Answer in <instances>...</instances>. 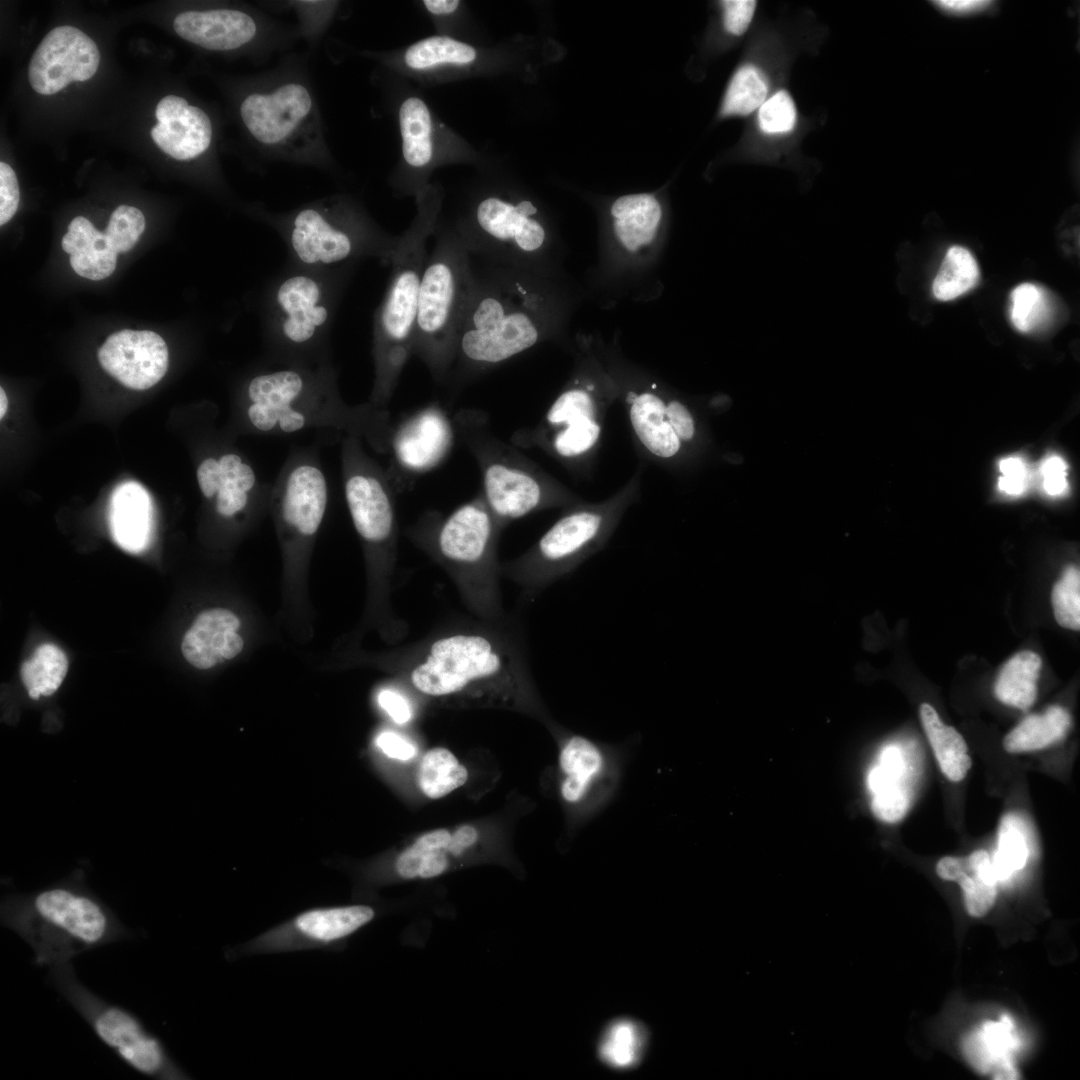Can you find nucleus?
<instances>
[{"label": "nucleus", "mask_w": 1080, "mask_h": 1080, "mask_svg": "<svg viewBox=\"0 0 1080 1080\" xmlns=\"http://www.w3.org/2000/svg\"><path fill=\"white\" fill-rule=\"evenodd\" d=\"M399 664L404 679L429 698L537 707L525 642L506 617L443 625L409 646Z\"/></svg>", "instance_id": "nucleus-1"}, {"label": "nucleus", "mask_w": 1080, "mask_h": 1080, "mask_svg": "<svg viewBox=\"0 0 1080 1080\" xmlns=\"http://www.w3.org/2000/svg\"><path fill=\"white\" fill-rule=\"evenodd\" d=\"M472 257V282L446 382L452 394L536 345L546 296L521 268Z\"/></svg>", "instance_id": "nucleus-2"}, {"label": "nucleus", "mask_w": 1080, "mask_h": 1080, "mask_svg": "<svg viewBox=\"0 0 1080 1080\" xmlns=\"http://www.w3.org/2000/svg\"><path fill=\"white\" fill-rule=\"evenodd\" d=\"M244 426L266 434L327 429L365 440L387 454L393 424L386 408L371 402L350 406L341 398L333 370L291 365L250 377L242 396Z\"/></svg>", "instance_id": "nucleus-3"}, {"label": "nucleus", "mask_w": 1080, "mask_h": 1080, "mask_svg": "<svg viewBox=\"0 0 1080 1080\" xmlns=\"http://www.w3.org/2000/svg\"><path fill=\"white\" fill-rule=\"evenodd\" d=\"M236 110L244 140L261 156L324 170L331 163L317 94L299 60L245 76Z\"/></svg>", "instance_id": "nucleus-4"}, {"label": "nucleus", "mask_w": 1080, "mask_h": 1080, "mask_svg": "<svg viewBox=\"0 0 1080 1080\" xmlns=\"http://www.w3.org/2000/svg\"><path fill=\"white\" fill-rule=\"evenodd\" d=\"M502 531L480 491L447 515L424 512L406 536L445 570L474 616L499 621L506 617L499 588Z\"/></svg>", "instance_id": "nucleus-5"}, {"label": "nucleus", "mask_w": 1080, "mask_h": 1080, "mask_svg": "<svg viewBox=\"0 0 1080 1080\" xmlns=\"http://www.w3.org/2000/svg\"><path fill=\"white\" fill-rule=\"evenodd\" d=\"M452 421L456 435L480 469L481 492L503 530L532 513L564 509L583 501L517 447L500 439L485 411L461 408Z\"/></svg>", "instance_id": "nucleus-6"}, {"label": "nucleus", "mask_w": 1080, "mask_h": 1080, "mask_svg": "<svg viewBox=\"0 0 1080 1080\" xmlns=\"http://www.w3.org/2000/svg\"><path fill=\"white\" fill-rule=\"evenodd\" d=\"M643 469L600 502L581 501L563 509L553 525L523 554L501 563V575L526 595H535L577 569L608 543L641 491Z\"/></svg>", "instance_id": "nucleus-7"}, {"label": "nucleus", "mask_w": 1080, "mask_h": 1080, "mask_svg": "<svg viewBox=\"0 0 1080 1080\" xmlns=\"http://www.w3.org/2000/svg\"><path fill=\"white\" fill-rule=\"evenodd\" d=\"M472 282V257L455 233L436 236L419 289L413 355L445 385Z\"/></svg>", "instance_id": "nucleus-8"}, {"label": "nucleus", "mask_w": 1080, "mask_h": 1080, "mask_svg": "<svg viewBox=\"0 0 1080 1080\" xmlns=\"http://www.w3.org/2000/svg\"><path fill=\"white\" fill-rule=\"evenodd\" d=\"M430 228L418 225L399 239L391 275L374 317L375 379L369 402L386 408L399 377L413 355L418 297L428 255Z\"/></svg>", "instance_id": "nucleus-9"}, {"label": "nucleus", "mask_w": 1080, "mask_h": 1080, "mask_svg": "<svg viewBox=\"0 0 1080 1080\" xmlns=\"http://www.w3.org/2000/svg\"><path fill=\"white\" fill-rule=\"evenodd\" d=\"M33 950L38 966H57L128 933L97 902L67 889L38 894L26 908L2 914V922Z\"/></svg>", "instance_id": "nucleus-10"}, {"label": "nucleus", "mask_w": 1080, "mask_h": 1080, "mask_svg": "<svg viewBox=\"0 0 1080 1080\" xmlns=\"http://www.w3.org/2000/svg\"><path fill=\"white\" fill-rule=\"evenodd\" d=\"M289 249L307 269L341 268L373 257L390 265L399 239L368 225L338 197L303 204L278 219Z\"/></svg>", "instance_id": "nucleus-11"}, {"label": "nucleus", "mask_w": 1080, "mask_h": 1080, "mask_svg": "<svg viewBox=\"0 0 1080 1080\" xmlns=\"http://www.w3.org/2000/svg\"><path fill=\"white\" fill-rule=\"evenodd\" d=\"M50 975L96 1036L129 1067L156 1079L183 1078L161 1041L131 1012L104 1001L79 982L69 962L51 967Z\"/></svg>", "instance_id": "nucleus-12"}, {"label": "nucleus", "mask_w": 1080, "mask_h": 1080, "mask_svg": "<svg viewBox=\"0 0 1080 1080\" xmlns=\"http://www.w3.org/2000/svg\"><path fill=\"white\" fill-rule=\"evenodd\" d=\"M362 441L349 435L342 438L345 499L373 569L386 572L396 555L395 491L386 471L366 453Z\"/></svg>", "instance_id": "nucleus-13"}, {"label": "nucleus", "mask_w": 1080, "mask_h": 1080, "mask_svg": "<svg viewBox=\"0 0 1080 1080\" xmlns=\"http://www.w3.org/2000/svg\"><path fill=\"white\" fill-rule=\"evenodd\" d=\"M558 792L576 826H585L614 800L631 744L606 743L575 732L561 735Z\"/></svg>", "instance_id": "nucleus-14"}, {"label": "nucleus", "mask_w": 1080, "mask_h": 1080, "mask_svg": "<svg viewBox=\"0 0 1080 1080\" xmlns=\"http://www.w3.org/2000/svg\"><path fill=\"white\" fill-rule=\"evenodd\" d=\"M176 34L203 49L262 57L286 46L296 32L251 6L187 10L173 20Z\"/></svg>", "instance_id": "nucleus-15"}, {"label": "nucleus", "mask_w": 1080, "mask_h": 1080, "mask_svg": "<svg viewBox=\"0 0 1080 1080\" xmlns=\"http://www.w3.org/2000/svg\"><path fill=\"white\" fill-rule=\"evenodd\" d=\"M537 208L522 200L516 204L488 196L476 206L475 226L455 232L468 252L479 260L517 267L520 257L538 254L547 233L534 218Z\"/></svg>", "instance_id": "nucleus-16"}, {"label": "nucleus", "mask_w": 1080, "mask_h": 1080, "mask_svg": "<svg viewBox=\"0 0 1080 1080\" xmlns=\"http://www.w3.org/2000/svg\"><path fill=\"white\" fill-rule=\"evenodd\" d=\"M340 287L309 269L282 278L272 290L269 308L278 341L294 350L315 345L331 324Z\"/></svg>", "instance_id": "nucleus-17"}, {"label": "nucleus", "mask_w": 1080, "mask_h": 1080, "mask_svg": "<svg viewBox=\"0 0 1080 1080\" xmlns=\"http://www.w3.org/2000/svg\"><path fill=\"white\" fill-rule=\"evenodd\" d=\"M453 421L432 402L393 425L386 471L394 491L406 490L448 455L455 435Z\"/></svg>", "instance_id": "nucleus-18"}, {"label": "nucleus", "mask_w": 1080, "mask_h": 1080, "mask_svg": "<svg viewBox=\"0 0 1080 1080\" xmlns=\"http://www.w3.org/2000/svg\"><path fill=\"white\" fill-rule=\"evenodd\" d=\"M270 496L276 518L291 539L306 541L318 532L326 512L328 485L314 458L292 456Z\"/></svg>", "instance_id": "nucleus-19"}, {"label": "nucleus", "mask_w": 1080, "mask_h": 1080, "mask_svg": "<svg viewBox=\"0 0 1080 1080\" xmlns=\"http://www.w3.org/2000/svg\"><path fill=\"white\" fill-rule=\"evenodd\" d=\"M100 53L95 42L73 26L52 29L40 42L28 65V80L39 94L52 95L73 81H86L97 71Z\"/></svg>", "instance_id": "nucleus-20"}, {"label": "nucleus", "mask_w": 1080, "mask_h": 1080, "mask_svg": "<svg viewBox=\"0 0 1080 1080\" xmlns=\"http://www.w3.org/2000/svg\"><path fill=\"white\" fill-rule=\"evenodd\" d=\"M374 916V910L367 905L306 910L261 935L251 948L259 951H284L325 947L348 937L370 922Z\"/></svg>", "instance_id": "nucleus-21"}, {"label": "nucleus", "mask_w": 1080, "mask_h": 1080, "mask_svg": "<svg viewBox=\"0 0 1080 1080\" xmlns=\"http://www.w3.org/2000/svg\"><path fill=\"white\" fill-rule=\"evenodd\" d=\"M98 359L102 368L124 386L145 390L164 377L169 352L159 334L124 329L107 338L98 350Z\"/></svg>", "instance_id": "nucleus-22"}, {"label": "nucleus", "mask_w": 1080, "mask_h": 1080, "mask_svg": "<svg viewBox=\"0 0 1080 1080\" xmlns=\"http://www.w3.org/2000/svg\"><path fill=\"white\" fill-rule=\"evenodd\" d=\"M157 124L151 137L157 146L177 161H192L211 147L213 124L208 114L187 99L167 95L157 104Z\"/></svg>", "instance_id": "nucleus-23"}, {"label": "nucleus", "mask_w": 1080, "mask_h": 1080, "mask_svg": "<svg viewBox=\"0 0 1080 1080\" xmlns=\"http://www.w3.org/2000/svg\"><path fill=\"white\" fill-rule=\"evenodd\" d=\"M196 475L203 496L214 500L215 510L223 518L245 515L261 495L253 466L237 451L204 459Z\"/></svg>", "instance_id": "nucleus-24"}, {"label": "nucleus", "mask_w": 1080, "mask_h": 1080, "mask_svg": "<svg viewBox=\"0 0 1080 1080\" xmlns=\"http://www.w3.org/2000/svg\"><path fill=\"white\" fill-rule=\"evenodd\" d=\"M239 617L225 608L202 611L186 631L181 652L193 667L208 670L237 657L244 648Z\"/></svg>", "instance_id": "nucleus-25"}, {"label": "nucleus", "mask_w": 1080, "mask_h": 1080, "mask_svg": "<svg viewBox=\"0 0 1080 1080\" xmlns=\"http://www.w3.org/2000/svg\"><path fill=\"white\" fill-rule=\"evenodd\" d=\"M627 411L634 436L644 451L659 463L666 464L681 451L683 444L665 415V399L652 391L630 392Z\"/></svg>", "instance_id": "nucleus-26"}, {"label": "nucleus", "mask_w": 1080, "mask_h": 1080, "mask_svg": "<svg viewBox=\"0 0 1080 1080\" xmlns=\"http://www.w3.org/2000/svg\"><path fill=\"white\" fill-rule=\"evenodd\" d=\"M906 760L898 744L884 746L867 774L872 794L871 810L876 818L896 823L907 813L909 796L905 786Z\"/></svg>", "instance_id": "nucleus-27"}, {"label": "nucleus", "mask_w": 1080, "mask_h": 1080, "mask_svg": "<svg viewBox=\"0 0 1080 1080\" xmlns=\"http://www.w3.org/2000/svg\"><path fill=\"white\" fill-rule=\"evenodd\" d=\"M1013 1029L1012 1019L1004 1014L999 1022H985L981 1029L967 1035L963 1051L971 1065L982 1074L992 1073L996 1080L1018 1079L1012 1053L1019 1040Z\"/></svg>", "instance_id": "nucleus-28"}, {"label": "nucleus", "mask_w": 1080, "mask_h": 1080, "mask_svg": "<svg viewBox=\"0 0 1080 1080\" xmlns=\"http://www.w3.org/2000/svg\"><path fill=\"white\" fill-rule=\"evenodd\" d=\"M936 872L940 878L960 884L966 910L971 916L985 915L994 904L998 879L985 850L974 851L966 857H943L936 865Z\"/></svg>", "instance_id": "nucleus-29"}, {"label": "nucleus", "mask_w": 1080, "mask_h": 1080, "mask_svg": "<svg viewBox=\"0 0 1080 1080\" xmlns=\"http://www.w3.org/2000/svg\"><path fill=\"white\" fill-rule=\"evenodd\" d=\"M61 246L70 254L72 269L84 278L102 280L115 270L118 253L112 248L105 232L98 231L83 216H77L70 222Z\"/></svg>", "instance_id": "nucleus-30"}, {"label": "nucleus", "mask_w": 1080, "mask_h": 1080, "mask_svg": "<svg viewBox=\"0 0 1080 1080\" xmlns=\"http://www.w3.org/2000/svg\"><path fill=\"white\" fill-rule=\"evenodd\" d=\"M109 521L112 535L122 548L138 552L146 546L151 528V504L141 485L127 482L115 489Z\"/></svg>", "instance_id": "nucleus-31"}, {"label": "nucleus", "mask_w": 1080, "mask_h": 1080, "mask_svg": "<svg viewBox=\"0 0 1080 1080\" xmlns=\"http://www.w3.org/2000/svg\"><path fill=\"white\" fill-rule=\"evenodd\" d=\"M611 214L617 237L628 250L635 251L654 239L662 212L652 195L633 194L618 198Z\"/></svg>", "instance_id": "nucleus-32"}, {"label": "nucleus", "mask_w": 1080, "mask_h": 1080, "mask_svg": "<svg viewBox=\"0 0 1080 1080\" xmlns=\"http://www.w3.org/2000/svg\"><path fill=\"white\" fill-rule=\"evenodd\" d=\"M919 714L942 773L952 782L963 780L972 765L964 738L954 727L945 725L930 704L922 703Z\"/></svg>", "instance_id": "nucleus-33"}, {"label": "nucleus", "mask_w": 1080, "mask_h": 1080, "mask_svg": "<svg viewBox=\"0 0 1080 1080\" xmlns=\"http://www.w3.org/2000/svg\"><path fill=\"white\" fill-rule=\"evenodd\" d=\"M1041 658L1030 650L1018 652L1002 667L994 687L998 700L1021 710L1028 709L1037 696L1036 681Z\"/></svg>", "instance_id": "nucleus-34"}, {"label": "nucleus", "mask_w": 1080, "mask_h": 1080, "mask_svg": "<svg viewBox=\"0 0 1080 1080\" xmlns=\"http://www.w3.org/2000/svg\"><path fill=\"white\" fill-rule=\"evenodd\" d=\"M1070 722L1064 708L1051 706L1043 715H1030L1022 720L1004 737L1003 747L1009 753L1044 749L1066 735Z\"/></svg>", "instance_id": "nucleus-35"}, {"label": "nucleus", "mask_w": 1080, "mask_h": 1080, "mask_svg": "<svg viewBox=\"0 0 1080 1080\" xmlns=\"http://www.w3.org/2000/svg\"><path fill=\"white\" fill-rule=\"evenodd\" d=\"M451 833L437 829L421 835L398 856L395 869L404 879L433 878L448 868Z\"/></svg>", "instance_id": "nucleus-36"}, {"label": "nucleus", "mask_w": 1080, "mask_h": 1080, "mask_svg": "<svg viewBox=\"0 0 1080 1080\" xmlns=\"http://www.w3.org/2000/svg\"><path fill=\"white\" fill-rule=\"evenodd\" d=\"M68 670L65 653L56 645H39L32 657L21 665L20 675L30 698L50 696L62 684Z\"/></svg>", "instance_id": "nucleus-37"}, {"label": "nucleus", "mask_w": 1080, "mask_h": 1080, "mask_svg": "<svg viewBox=\"0 0 1080 1080\" xmlns=\"http://www.w3.org/2000/svg\"><path fill=\"white\" fill-rule=\"evenodd\" d=\"M399 122L405 161L411 166H424L432 155L431 118L427 106L419 98L406 99L399 110Z\"/></svg>", "instance_id": "nucleus-38"}, {"label": "nucleus", "mask_w": 1080, "mask_h": 1080, "mask_svg": "<svg viewBox=\"0 0 1080 1080\" xmlns=\"http://www.w3.org/2000/svg\"><path fill=\"white\" fill-rule=\"evenodd\" d=\"M468 771L448 749L426 752L418 769V784L429 798L438 799L466 783Z\"/></svg>", "instance_id": "nucleus-39"}, {"label": "nucleus", "mask_w": 1080, "mask_h": 1080, "mask_svg": "<svg viewBox=\"0 0 1080 1080\" xmlns=\"http://www.w3.org/2000/svg\"><path fill=\"white\" fill-rule=\"evenodd\" d=\"M978 280L979 268L973 255L966 248L952 246L933 281V294L939 300L949 301L972 289Z\"/></svg>", "instance_id": "nucleus-40"}, {"label": "nucleus", "mask_w": 1080, "mask_h": 1080, "mask_svg": "<svg viewBox=\"0 0 1080 1080\" xmlns=\"http://www.w3.org/2000/svg\"><path fill=\"white\" fill-rule=\"evenodd\" d=\"M1028 855L1027 836L1021 819L1015 814H1006L1000 823L997 850L991 859L998 881L1006 880L1022 869Z\"/></svg>", "instance_id": "nucleus-41"}, {"label": "nucleus", "mask_w": 1080, "mask_h": 1080, "mask_svg": "<svg viewBox=\"0 0 1080 1080\" xmlns=\"http://www.w3.org/2000/svg\"><path fill=\"white\" fill-rule=\"evenodd\" d=\"M768 93L767 81L753 65L738 69L732 77L722 104V115L745 116L764 103Z\"/></svg>", "instance_id": "nucleus-42"}, {"label": "nucleus", "mask_w": 1080, "mask_h": 1080, "mask_svg": "<svg viewBox=\"0 0 1080 1080\" xmlns=\"http://www.w3.org/2000/svg\"><path fill=\"white\" fill-rule=\"evenodd\" d=\"M476 57L473 47L445 36L429 37L411 45L405 53L406 64L425 69L437 64H468Z\"/></svg>", "instance_id": "nucleus-43"}, {"label": "nucleus", "mask_w": 1080, "mask_h": 1080, "mask_svg": "<svg viewBox=\"0 0 1080 1080\" xmlns=\"http://www.w3.org/2000/svg\"><path fill=\"white\" fill-rule=\"evenodd\" d=\"M645 1033L635 1022L621 1020L613 1023L603 1035L601 1058L615 1068H629L640 1058Z\"/></svg>", "instance_id": "nucleus-44"}, {"label": "nucleus", "mask_w": 1080, "mask_h": 1080, "mask_svg": "<svg viewBox=\"0 0 1080 1080\" xmlns=\"http://www.w3.org/2000/svg\"><path fill=\"white\" fill-rule=\"evenodd\" d=\"M1051 313V301L1041 287L1023 283L1012 291L1010 318L1019 331L1029 332L1044 326L1050 320Z\"/></svg>", "instance_id": "nucleus-45"}, {"label": "nucleus", "mask_w": 1080, "mask_h": 1080, "mask_svg": "<svg viewBox=\"0 0 1080 1080\" xmlns=\"http://www.w3.org/2000/svg\"><path fill=\"white\" fill-rule=\"evenodd\" d=\"M1054 616L1064 628L1080 629V573L1075 566H1069L1062 578L1055 583L1051 594Z\"/></svg>", "instance_id": "nucleus-46"}, {"label": "nucleus", "mask_w": 1080, "mask_h": 1080, "mask_svg": "<svg viewBox=\"0 0 1080 1080\" xmlns=\"http://www.w3.org/2000/svg\"><path fill=\"white\" fill-rule=\"evenodd\" d=\"M145 229L143 213L129 205H120L112 213L104 231L117 253L131 250Z\"/></svg>", "instance_id": "nucleus-47"}, {"label": "nucleus", "mask_w": 1080, "mask_h": 1080, "mask_svg": "<svg viewBox=\"0 0 1080 1080\" xmlns=\"http://www.w3.org/2000/svg\"><path fill=\"white\" fill-rule=\"evenodd\" d=\"M796 123V108L790 95L779 91L766 99L758 112L760 129L770 135L791 131Z\"/></svg>", "instance_id": "nucleus-48"}, {"label": "nucleus", "mask_w": 1080, "mask_h": 1080, "mask_svg": "<svg viewBox=\"0 0 1080 1080\" xmlns=\"http://www.w3.org/2000/svg\"><path fill=\"white\" fill-rule=\"evenodd\" d=\"M999 469L1002 476L999 478L998 487L1008 495H1020L1027 486L1029 472L1026 463L1020 457H1008L1000 461Z\"/></svg>", "instance_id": "nucleus-49"}, {"label": "nucleus", "mask_w": 1080, "mask_h": 1080, "mask_svg": "<svg viewBox=\"0 0 1080 1080\" xmlns=\"http://www.w3.org/2000/svg\"><path fill=\"white\" fill-rule=\"evenodd\" d=\"M20 200L19 185L12 167L0 162V224L7 223L16 213Z\"/></svg>", "instance_id": "nucleus-50"}, {"label": "nucleus", "mask_w": 1080, "mask_h": 1080, "mask_svg": "<svg viewBox=\"0 0 1080 1080\" xmlns=\"http://www.w3.org/2000/svg\"><path fill=\"white\" fill-rule=\"evenodd\" d=\"M724 26L733 35L743 34L753 18L756 1L727 0L721 2Z\"/></svg>", "instance_id": "nucleus-51"}, {"label": "nucleus", "mask_w": 1080, "mask_h": 1080, "mask_svg": "<svg viewBox=\"0 0 1080 1080\" xmlns=\"http://www.w3.org/2000/svg\"><path fill=\"white\" fill-rule=\"evenodd\" d=\"M665 415L682 444L691 442L695 435V422L689 409L679 400H665Z\"/></svg>", "instance_id": "nucleus-52"}, {"label": "nucleus", "mask_w": 1080, "mask_h": 1080, "mask_svg": "<svg viewBox=\"0 0 1080 1080\" xmlns=\"http://www.w3.org/2000/svg\"><path fill=\"white\" fill-rule=\"evenodd\" d=\"M1040 473L1043 479L1044 491L1050 496H1060L1064 494L1068 488L1066 480L1067 464L1057 455L1050 456L1044 460L1040 467Z\"/></svg>", "instance_id": "nucleus-53"}, {"label": "nucleus", "mask_w": 1080, "mask_h": 1080, "mask_svg": "<svg viewBox=\"0 0 1080 1080\" xmlns=\"http://www.w3.org/2000/svg\"><path fill=\"white\" fill-rule=\"evenodd\" d=\"M380 707L397 724H405L412 717V710L408 700L398 691L382 689L377 696Z\"/></svg>", "instance_id": "nucleus-54"}, {"label": "nucleus", "mask_w": 1080, "mask_h": 1080, "mask_svg": "<svg viewBox=\"0 0 1080 1080\" xmlns=\"http://www.w3.org/2000/svg\"><path fill=\"white\" fill-rule=\"evenodd\" d=\"M377 747L387 756L406 761L416 755V748L408 740L393 731H382L375 739Z\"/></svg>", "instance_id": "nucleus-55"}, {"label": "nucleus", "mask_w": 1080, "mask_h": 1080, "mask_svg": "<svg viewBox=\"0 0 1080 1080\" xmlns=\"http://www.w3.org/2000/svg\"><path fill=\"white\" fill-rule=\"evenodd\" d=\"M933 3L942 12H945V13L951 14V15H970V14H974V13H980L982 11H986L992 5L991 1H982V0H980V1L979 0H964V1H959V0H956V1L945 0L944 1V0H941V1H934Z\"/></svg>", "instance_id": "nucleus-56"}, {"label": "nucleus", "mask_w": 1080, "mask_h": 1080, "mask_svg": "<svg viewBox=\"0 0 1080 1080\" xmlns=\"http://www.w3.org/2000/svg\"><path fill=\"white\" fill-rule=\"evenodd\" d=\"M478 839L477 830L470 825H463L458 827L453 834H451V841L449 844V853L453 856L462 854L467 848L476 843Z\"/></svg>", "instance_id": "nucleus-57"}, {"label": "nucleus", "mask_w": 1080, "mask_h": 1080, "mask_svg": "<svg viewBox=\"0 0 1080 1080\" xmlns=\"http://www.w3.org/2000/svg\"><path fill=\"white\" fill-rule=\"evenodd\" d=\"M426 8L433 14H448L456 10L457 0H425Z\"/></svg>", "instance_id": "nucleus-58"}, {"label": "nucleus", "mask_w": 1080, "mask_h": 1080, "mask_svg": "<svg viewBox=\"0 0 1080 1080\" xmlns=\"http://www.w3.org/2000/svg\"><path fill=\"white\" fill-rule=\"evenodd\" d=\"M7 407H8L7 396H6L5 392H4V389L1 387L0 388V418L1 419H3V417H4V415H5L6 411H7Z\"/></svg>", "instance_id": "nucleus-59"}]
</instances>
